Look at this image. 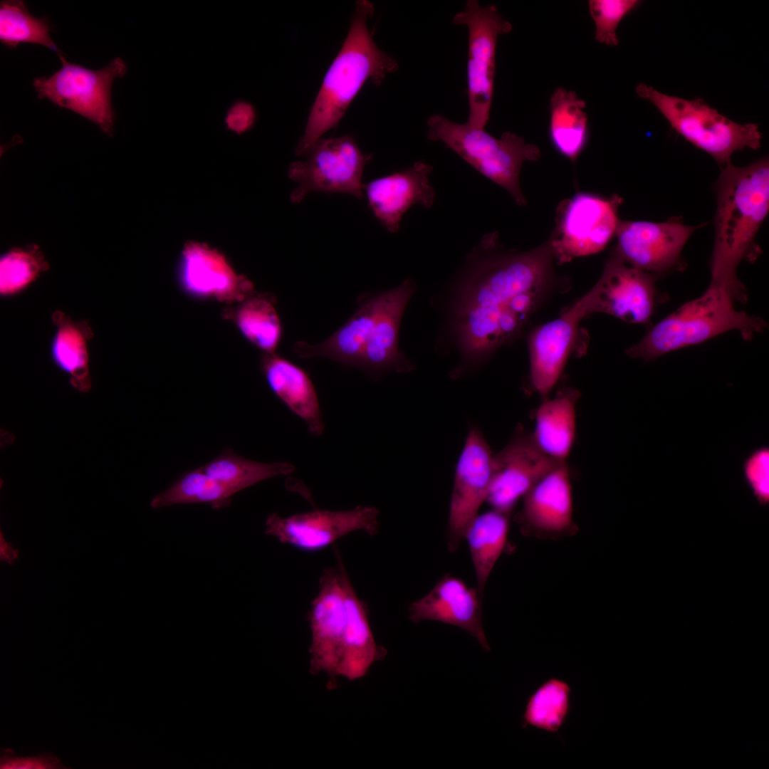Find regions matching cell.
I'll use <instances>...</instances> for the list:
<instances>
[{
	"instance_id": "cell-1",
	"label": "cell",
	"mask_w": 769,
	"mask_h": 769,
	"mask_svg": "<svg viewBox=\"0 0 769 769\" xmlns=\"http://www.w3.org/2000/svg\"><path fill=\"white\" fill-rule=\"evenodd\" d=\"M554 263L548 239L518 251L504 248L497 232L481 238L467 255L448 305V330L461 359L454 378L521 334L558 283Z\"/></svg>"
},
{
	"instance_id": "cell-2",
	"label": "cell",
	"mask_w": 769,
	"mask_h": 769,
	"mask_svg": "<svg viewBox=\"0 0 769 769\" xmlns=\"http://www.w3.org/2000/svg\"><path fill=\"white\" fill-rule=\"evenodd\" d=\"M715 241L711 281L728 289L737 300L746 298L736 271L744 259L755 258V237L769 211V161L721 169L716 182Z\"/></svg>"
},
{
	"instance_id": "cell-3",
	"label": "cell",
	"mask_w": 769,
	"mask_h": 769,
	"mask_svg": "<svg viewBox=\"0 0 769 769\" xmlns=\"http://www.w3.org/2000/svg\"><path fill=\"white\" fill-rule=\"evenodd\" d=\"M415 284L399 286L367 297L350 319L324 341H298L292 351L301 358L324 357L371 372H408L414 367L399 349V330Z\"/></svg>"
},
{
	"instance_id": "cell-4",
	"label": "cell",
	"mask_w": 769,
	"mask_h": 769,
	"mask_svg": "<svg viewBox=\"0 0 769 769\" xmlns=\"http://www.w3.org/2000/svg\"><path fill=\"white\" fill-rule=\"evenodd\" d=\"M374 10L370 1L356 3L347 36L324 77L308 115L295 149L297 155H305L323 134L338 125L367 81L380 85L388 74L398 69L397 61L377 46L368 28L367 20Z\"/></svg>"
},
{
	"instance_id": "cell-5",
	"label": "cell",
	"mask_w": 769,
	"mask_h": 769,
	"mask_svg": "<svg viewBox=\"0 0 769 769\" xmlns=\"http://www.w3.org/2000/svg\"><path fill=\"white\" fill-rule=\"evenodd\" d=\"M735 301L729 290L711 282L702 295L659 321L626 352L633 358L650 360L730 330L750 339L765 329L761 318L736 310Z\"/></svg>"
},
{
	"instance_id": "cell-6",
	"label": "cell",
	"mask_w": 769,
	"mask_h": 769,
	"mask_svg": "<svg viewBox=\"0 0 769 769\" xmlns=\"http://www.w3.org/2000/svg\"><path fill=\"white\" fill-rule=\"evenodd\" d=\"M427 137L444 143L481 174L506 189L519 206L527 201L520 185L523 164L540 158V151L514 133L506 132L496 138L484 129L467 122L458 123L441 115L427 122Z\"/></svg>"
},
{
	"instance_id": "cell-7",
	"label": "cell",
	"mask_w": 769,
	"mask_h": 769,
	"mask_svg": "<svg viewBox=\"0 0 769 769\" xmlns=\"http://www.w3.org/2000/svg\"><path fill=\"white\" fill-rule=\"evenodd\" d=\"M635 90L658 109L673 130L710 155L721 169L731 164L736 151L760 147L762 133L755 123L736 122L701 99L669 95L644 83H639Z\"/></svg>"
},
{
	"instance_id": "cell-8",
	"label": "cell",
	"mask_w": 769,
	"mask_h": 769,
	"mask_svg": "<svg viewBox=\"0 0 769 769\" xmlns=\"http://www.w3.org/2000/svg\"><path fill=\"white\" fill-rule=\"evenodd\" d=\"M58 56L61 68L49 77H37L33 81L38 98L79 114L112 136L115 117L112 85L115 79L126 74V63L116 57L108 66L94 70L69 63L62 54Z\"/></svg>"
},
{
	"instance_id": "cell-9",
	"label": "cell",
	"mask_w": 769,
	"mask_h": 769,
	"mask_svg": "<svg viewBox=\"0 0 769 769\" xmlns=\"http://www.w3.org/2000/svg\"><path fill=\"white\" fill-rule=\"evenodd\" d=\"M622 198L577 192L561 202L548 239L555 261L563 264L602 251L615 236Z\"/></svg>"
},
{
	"instance_id": "cell-10",
	"label": "cell",
	"mask_w": 769,
	"mask_h": 769,
	"mask_svg": "<svg viewBox=\"0 0 769 769\" xmlns=\"http://www.w3.org/2000/svg\"><path fill=\"white\" fill-rule=\"evenodd\" d=\"M453 23L466 27L469 33L467 63V123L484 129L489 117L493 93L496 51L500 35L508 33L511 23L492 4L482 6L469 0L464 10L456 13Z\"/></svg>"
},
{
	"instance_id": "cell-11",
	"label": "cell",
	"mask_w": 769,
	"mask_h": 769,
	"mask_svg": "<svg viewBox=\"0 0 769 769\" xmlns=\"http://www.w3.org/2000/svg\"><path fill=\"white\" fill-rule=\"evenodd\" d=\"M305 155L304 160L289 167V177L297 184L291 194L292 202L298 204L313 192L363 197L362 178L371 156L361 151L352 135L320 139Z\"/></svg>"
},
{
	"instance_id": "cell-12",
	"label": "cell",
	"mask_w": 769,
	"mask_h": 769,
	"mask_svg": "<svg viewBox=\"0 0 769 769\" xmlns=\"http://www.w3.org/2000/svg\"><path fill=\"white\" fill-rule=\"evenodd\" d=\"M379 514L375 507L361 506L344 511L313 510L287 517L273 513L266 518L265 533L300 550L316 552L355 531L376 535Z\"/></svg>"
},
{
	"instance_id": "cell-13",
	"label": "cell",
	"mask_w": 769,
	"mask_h": 769,
	"mask_svg": "<svg viewBox=\"0 0 769 769\" xmlns=\"http://www.w3.org/2000/svg\"><path fill=\"white\" fill-rule=\"evenodd\" d=\"M585 296L589 315L602 313L640 325L649 322L659 301L654 276L612 254Z\"/></svg>"
},
{
	"instance_id": "cell-14",
	"label": "cell",
	"mask_w": 769,
	"mask_h": 769,
	"mask_svg": "<svg viewBox=\"0 0 769 769\" xmlns=\"http://www.w3.org/2000/svg\"><path fill=\"white\" fill-rule=\"evenodd\" d=\"M701 226L686 225L675 219L664 222L620 220L611 254L654 276L664 273L679 264L684 245Z\"/></svg>"
},
{
	"instance_id": "cell-15",
	"label": "cell",
	"mask_w": 769,
	"mask_h": 769,
	"mask_svg": "<svg viewBox=\"0 0 769 769\" xmlns=\"http://www.w3.org/2000/svg\"><path fill=\"white\" fill-rule=\"evenodd\" d=\"M561 463L546 455L531 433L517 427L508 443L493 456L486 501L493 509L511 515L518 500Z\"/></svg>"
},
{
	"instance_id": "cell-16",
	"label": "cell",
	"mask_w": 769,
	"mask_h": 769,
	"mask_svg": "<svg viewBox=\"0 0 769 769\" xmlns=\"http://www.w3.org/2000/svg\"><path fill=\"white\" fill-rule=\"evenodd\" d=\"M311 632L309 671H325L328 689L337 686V669L347 622L345 592L338 567L325 569L308 614Z\"/></svg>"
},
{
	"instance_id": "cell-17",
	"label": "cell",
	"mask_w": 769,
	"mask_h": 769,
	"mask_svg": "<svg viewBox=\"0 0 769 769\" xmlns=\"http://www.w3.org/2000/svg\"><path fill=\"white\" fill-rule=\"evenodd\" d=\"M491 448L476 428H470L455 471L447 525V544L455 552L465 530L486 501L493 470Z\"/></svg>"
},
{
	"instance_id": "cell-18",
	"label": "cell",
	"mask_w": 769,
	"mask_h": 769,
	"mask_svg": "<svg viewBox=\"0 0 769 769\" xmlns=\"http://www.w3.org/2000/svg\"><path fill=\"white\" fill-rule=\"evenodd\" d=\"M515 521L523 535L540 539H556L577 532L566 462L546 474L523 497Z\"/></svg>"
},
{
	"instance_id": "cell-19",
	"label": "cell",
	"mask_w": 769,
	"mask_h": 769,
	"mask_svg": "<svg viewBox=\"0 0 769 769\" xmlns=\"http://www.w3.org/2000/svg\"><path fill=\"white\" fill-rule=\"evenodd\" d=\"M587 316L582 295L558 318L530 333L529 380L532 389L543 400L558 382L577 341L580 323Z\"/></svg>"
},
{
	"instance_id": "cell-20",
	"label": "cell",
	"mask_w": 769,
	"mask_h": 769,
	"mask_svg": "<svg viewBox=\"0 0 769 769\" xmlns=\"http://www.w3.org/2000/svg\"><path fill=\"white\" fill-rule=\"evenodd\" d=\"M483 598L477 588L470 587L459 577L446 574L425 596L410 603L409 618L416 624L433 620L459 627L489 652L482 623Z\"/></svg>"
},
{
	"instance_id": "cell-21",
	"label": "cell",
	"mask_w": 769,
	"mask_h": 769,
	"mask_svg": "<svg viewBox=\"0 0 769 769\" xmlns=\"http://www.w3.org/2000/svg\"><path fill=\"white\" fill-rule=\"evenodd\" d=\"M433 169L431 164L421 160L365 184L368 205L388 231L399 230L402 216L413 205L426 208L434 205L436 193L429 184Z\"/></svg>"
},
{
	"instance_id": "cell-22",
	"label": "cell",
	"mask_w": 769,
	"mask_h": 769,
	"mask_svg": "<svg viewBox=\"0 0 769 769\" xmlns=\"http://www.w3.org/2000/svg\"><path fill=\"white\" fill-rule=\"evenodd\" d=\"M179 278L189 294L220 301L243 300L253 289L251 282L239 276L223 256L198 244L187 245L182 252Z\"/></svg>"
},
{
	"instance_id": "cell-23",
	"label": "cell",
	"mask_w": 769,
	"mask_h": 769,
	"mask_svg": "<svg viewBox=\"0 0 769 769\" xmlns=\"http://www.w3.org/2000/svg\"><path fill=\"white\" fill-rule=\"evenodd\" d=\"M335 555L347 605L346 628L337 676H342L350 681H354L364 676L373 663L383 659L387 652L375 642L368 619L367 605L357 595L338 549L335 550Z\"/></svg>"
},
{
	"instance_id": "cell-24",
	"label": "cell",
	"mask_w": 769,
	"mask_h": 769,
	"mask_svg": "<svg viewBox=\"0 0 769 769\" xmlns=\"http://www.w3.org/2000/svg\"><path fill=\"white\" fill-rule=\"evenodd\" d=\"M261 366L272 392L305 423L310 434L321 436L325 424L318 394L308 374L274 353L264 354Z\"/></svg>"
},
{
	"instance_id": "cell-25",
	"label": "cell",
	"mask_w": 769,
	"mask_h": 769,
	"mask_svg": "<svg viewBox=\"0 0 769 769\" xmlns=\"http://www.w3.org/2000/svg\"><path fill=\"white\" fill-rule=\"evenodd\" d=\"M580 392L574 388L559 391L538 408L532 437L548 456L565 462L575 439L576 407Z\"/></svg>"
},
{
	"instance_id": "cell-26",
	"label": "cell",
	"mask_w": 769,
	"mask_h": 769,
	"mask_svg": "<svg viewBox=\"0 0 769 769\" xmlns=\"http://www.w3.org/2000/svg\"><path fill=\"white\" fill-rule=\"evenodd\" d=\"M51 320L56 328L50 343L53 364L69 376L73 388L88 392L92 387L88 349L94 335L92 328L86 320H73L59 310L53 313Z\"/></svg>"
},
{
	"instance_id": "cell-27",
	"label": "cell",
	"mask_w": 769,
	"mask_h": 769,
	"mask_svg": "<svg viewBox=\"0 0 769 769\" xmlns=\"http://www.w3.org/2000/svg\"><path fill=\"white\" fill-rule=\"evenodd\" d=\"M586 104L577 93L563 88L550 98L549 136L554 148L572 162L585 148L589 138Z\"/></svg>"
},
{
	"instance_id": "cell-28",
	"label": "cell",
	"mask_w": 769,
	"mask_h": 769,
	"mask_svg": "<svg viewBox=\"0 0 769 769\" xmlns=\"http://www.w3.org/2000/svg\"><path fill=\"white\" fill-rule=\"evenodd\" d=\"M508 514L493 509L477 515L466 528L464 539L469 548L477 590L483 597L488 579L507 544Z\"/></svg>"
},
{
	"instance_id": "cell-29",
	"label": "cell",
	"mask_w": 769,
	"mask_h": 769,
	"mask_svg": "<svg viewBox=\"0 0 769 769\" xmlns=\"http://www.w3.org/2000/svg\"><path fill=\"white\" fill-rule=\"evenodd\" d=\"M571 694L567 681L558 677L548 679L528 697L521 726L559 735L570 713Z\"/></svg>"
},
{
	"instance_id": "cell-30",
	"label": "cell",
	"mask_w": 769,
	"mask_h": 769,
	"mask_svg": "<svg viewBox=\"0 0 769 769\" xmlns=\"http://www.w3.org/2000/svg\"><path fill=\"white\" fill-rule=\"evenodd\" d=\"M209 477L233 487L237 492L272 477L292 474L295 466L288 461L263 463L223 451L201 466Z\"/></svg>"
},
{
	"instance_id": "cell-31",
	"label": "cell",
	"mask_w": 769,
	"mask_h": 769,
	"mask_svg": "<svg viewBox=\"0 0 769 769\" xmlns=\"http://www.w3.org/2000/svg\"><path fill=\"white\" fill-rule=\"evenodd\" d=\"M51 26L45 18L31 15L23 1H1L0 3V41L9 48L19 43H33L61 54L51 38Z\"/></svg>"
},
{
	"instance_id": "cell-32",
	"label": "cell",
	"mask_w": 769,
	"mask_h": 769,
	"mask_svg": "<svg viewBox=\"0 0 769 769\" xmlns=\"http://www.w3.org/2000/svg\"><path fill=\"white\" fill-rule=\"evenodd\" d=\"M241 334L258 348L273 353L281 336L282 326L271 300L264 295L251 297L235 313Z\"/></svg>"
},
{
	"instance_id": "cell-33",
	"label": "cell",
	"mask_w": 769,
	"mask_h": 769,
	"mask_svg": "<svg viewBox=\"0 0 769 769\" xmlns=\"http://www.w3.org/2000/svg\"><path fill=\"white\" fill-rule=\"evenodd\" d=\"M48 268L49 264L37 245L10 249L0 258L1 297L21 294Z\"/></svg>"
},
{
	"instance_id": "cell-34",
	"label": "cell",
	"mask_w": 769,
	"mask_h": 769,
	"mask_svg": "<svg viewBox=\"0 0 769 769\" xmlns=\"http://www.w3.org/2000/svg\"><path fill=\"white\" fill-rule=\"evenodd\" d=\"M642 1L638 0H590L589 11L595 24V39L600 43L615 46L616 33L620 21Z\"/></svg>"
},
{
	"instance_id": "cell-35",
	"label": "cell",
	"mask_w": 769,
	"mask_h": 769,
	"mask_svg": "<svg viewBox=\"0 0 769 769\" xmlns=\"http://www.w3.org/2000/svg\"><path fill=\"white\" fill-rule=\"evenodd\" d=\"M210 477L202 467L185 473L167 489L156 495L151 501L152 508H160L177 504L201 503L202 495Z\"/></svg>"
},
{
	"instance_id": "cell-36",
	"label": "cell",
	"mask_w": 769,
	"mask_h": 769,
	"mask_svg": "<svg viewBox=\"0 0 769 769\" xmlns=\"http://www.w3.org/2000/svg\"><path fill=\"white\" fill-rule=\"evenodd\" d=\"M744 481L757 501L766 506L769 502V447L761 446L751 451L742 464Z\"/></svg>"
},
{
	"instance_id": "cell-37",
	"label": "cell",
	"mask_w": 769,
	"mask_h": 769,
	"mask_svg": "<svg viewBox=\"0 0 769 769\" xmlns=\"http://www.w3.org/2000/svg\"><path fill=\"white\" fill-rule=\"evenodd\" d=\"M4 753L0 758L1 769H62L63 766L59 758L51 753H41L31 757L12 756Z\"/></svg>"
},
{
	"instance_id": "cell-38",
	"label": "cell",
	"mask_w": 769,
	"mask_h": 769,
	"mask_svg": "<svg viewBox=\"0 0 769 769\" xmlns=\"http://www.w3.org/2000/svg\"><path fill=\"white\" fill-rule=\"evenodd\" d=\"M256 118L255 108L250 103L239 100L231 103L226 111L225 125L229 130L241 134L252 127Z\"/></svg>"
},
{
	"instance_id": "cell-39",
	"label": "cell",
	"mask_w": 769,
	"mask_h": 769,
	"mask_svg": "<svg viewBox=\"0 0 769 769\" xmlns=\"http://www.w3.org/2000/svg\"><path fill=\"white\" fill-rule=\"evenodd\" d=\"M0 554L1 559L2 560H6L10 564H12L18 557L17 550L14 549L13 547L4 540L1 533L0 538Z\"/></svg>"
}]
</instances>
